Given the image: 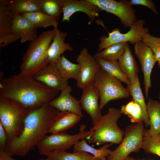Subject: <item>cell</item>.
Here are the masks:
<instances>
[{
	"instance_id": "28",
	"label": "cell",
	"mask_w": 160,
	"mask_h": 160,
	"mask_svg": "<svg viewBox=\"0 0 160 160\" xmlns=\"http://www.w3.org/2000/svg\"><path fill=\"white\" fill-rule=\"evenodd\" d=\"M95 57L101 69L127 85L131 84L121 70L118 60L109 61Z\"/></svg>"
},
{
	"instance_id": "3",
	"label": "cell",
	"mask_w": 160,
	"mask_h": 160,
	"mask_svg": "<svg viewBox=\"0 0 160 160\" xmlns=\"http://www.w3.org/2000/svg\"><path fill=\"white\" fill-rule=\"evenodd\" d=\"M56 28L43 31L31 42L22 57L20 73L33 76L49 64L48 50L55 35Z\"/></svg>"
},
{
	"instance_id": "33",
	"label": "cell",
	"mask_w": 160,
	"mask_h": 160,
	"mask_svg": "<svg viewBox=\"0 0 160 160\" xmlns=\"http://www.w3.org/2000/svg\"><path fill=\"white\" fill-rule=\"evenodd\" d=\"M142 148L146 153L160 157V135L156 137L151 136L145 129Z\"/></svg>"
},
{
	"instance_id": "21",
	"label": "cell",
	"mask_w": 160,
	"mask_h": 160,
	"mask_svg": "<svg viewBox=\"0 0 160 160\" xmlns=\"http://www.w3.org/2000/svg\"><path fill=\"white\" fill-rule=\"evenodd\" d=\"M81 118L74 113L60 111L48 133L53 134L65 132L78 123Z\"/></svg>"
},
{
	"instance_id": "38",
	"label": "cell",
	"mask_w": 160,
	"mask_h": 160,
	"mask_svg": "<svg viewBox=\"0 0 160 160\" xmlns=\"http://www.w3.org/2000/svg\"><path fill=\"white\" fill-rule=\"evenodd\" d=\"M124 160H136L134 158L128 156Z\"/></svg>"
},
{
	"instance_id": "9",
	"label": "cell",
	"mask_w": 160,
	"mask_h": 160,
	"mask_svg": "<svg viewBox=\"0 0 160 160\" xmlns=\"http://www.w3.org/2000/svg\"><path fill=\"white\" fill-rule=\"evenodd\" d=\"M145 23V20L143 19L137 20L126 33H121L119 28H115L111 32H108V36L102 35L100 38V42L98 46L97 52L117 43L129 42L132 44L135 45L142 41L141 33L147 28L144 27Z\"/></svg>"
},
{
	"instance_id": "1",
	"label": "cell",
	"mask_w": 160,
	"mask_h": 160,
	"mask_svg": "<svg viewBox=\"0 0 160 160\" xmlns=\"http://www.w3.org/2000/svg\"><path fill=\"white\" fill-rule=\"evenodd\" d=\"M60 111L49 103L30 109L21 135L8 143L7 149L12 156H26L48 133Z\"/></svg>"
},
{
	"instance_id": "41",
	"label": "cell",
	"mask_w": 160,
	"mask_h": 160,
	"mask_svg": "<svg viewBox=\"0 0 160 160\" xmlns=\"http://www.w3.org/2000/svg\"><path fill=\"white\" fill-rule=\"evenodd\" d=\"M158 98L160 100V91H159V93Z\"/></svg>"
},
{
	"instance_id": "22",
	"label": "cell",
	"mask_w": 160,
	"mask_h": 160,
	"mask_svg": "<svg viewBox=\"0 0 160 160\" xmlns=\"http://www.w3.org/2000/svg\"><path fill=\"white\" fill-rule=\"evenodd\" d=\"M147 110L150 122V128L147 130L151 136H157L160 135V110L159 102L148 97Z\"/></svg>"
},
{
	"instance_id": "42",
	"label": "cell",
	"mask_w": 160,
	"mask_h": 160,
	"mask_svg": "<svg viewBox=\"0 0 160 160\" xmlns=\"http://www.w3.org/2000/svg\"><path fill=\"white\" fill-rule=\"evenodd\" d=\"M159 109L160 110V102L159 103Z\"/></svg>"
},
{
	"instance_id": "11",
	"label": "cell",
	"mask_w": 160,
	"mask_h": 160,
	"mask_svg": "<svg viewBox=\"0 0 160 160\" xmlns=\"http://www.w3.org/2000/svg\"><path fill=\"white\" fill-rule=\"evenodd\" d=\"M80 70L76 81L77 87L84 89L92 85L95 78L100 68L94 57L86 47L83 48L76 58Z\"/></svg>"
},
{
	"instance_id": "43",
	"label": "cell",
	"mask_w": 160,
	"mask_h": 160,
	"mask_svg": "<svg viewBox=\"0 0 160 160\" xmlns=\"http://www.w3.org/2000/svg\"></svg>"
},
{
	"instance_id": "32",
	"label": "cell",
	"mask_w": 160,
	"mask_h": 160,
	"mask_svg": "<svg viewBox=\"0 0 160 160\" xmlns=\"http://www.w3.org/2000/svg\"><path fill=\"white\" fill-rule=\"evenodd\" d=\"M122 114L127 115L131 122L140 123L143 122V112L140 105L133 100L123 105L120 109Z\"/></svg>"
},
{
	"instance_id": "5",
	"label": "cell",
	"mask_w": 160,
	"mask_h": 160,
	"mask_svg": "<svg viewBox=\"0 0 160 160\" xmlns=\"http://www.w3.org/2000/svg\"><path fill=\"white\" fill-rule=\"evenodd\" d=\"M119 109L111 107L108 112L102 115L95 124L90 129L93 131L89 142L103 144L108 143L119 145L124 136V131L119 128L117 122L122 116Z\"/></svg>"
},
{
	"instance_id": "15",
	"label": "cell",
	"mask_w": 160,
	"mask_h": 160,
	"mask_svg": "<svg viewBox=\"0 0 160 160\" xmlns=\"http://www.w3.org/2000/svg\"><path fill=\"white\" fill-rule=\"evenodd\" d=\"M33 76L36 81L50 89L59 91L69 85L68 80L65 79L58 71L55 63L48 64Z\"/></svg>"
},
{
	"instance_id": "16",
	"label": "cell",
	"mask_w": 160,
	"mask_h": 160,
	"mask_svg": "<svg viewBox=\"0 0 160 160\" xmlns=\"http://www.w3.org/2000/svg\"><path fill=\"white\" fill-rule=\"evenodd\" d=\"M99 98L98 91L93 85L82 89L81 106L90 116L93 126L102 115L98 102Z\"/></svg>"
},
{
	"instance_id": "39",
	"label": "cell",
	"mask_w": 160,
	"mask_h": 160,
	"mask_svg": "<svg viewBox=\"0 0 160 160\" xmlns=\"http://www.w3.org/2000/svg\"><path fill=\"white\" fill-rule=\"evenodd\" d=\"M38 160H51L47 158L46 159H38Z\"/></svg>"
},
{
	"instance_id": "37",
	"label": "cell",
	"mask_w": 160,
	"mask_h": 160,
	"mask_svg": "<svg viewBox=\"0 0 160 160\" xmlns=\"http://www.w3.org/2000/svg\"><path fill=\"white\" fill-rule=\"evenodd\" d=\"M0 160H17L13 158L7 149H0Z\"/></svg>"
},
{
	"instance_id": "36",
	"label": "cell",
	"mask_w": 160,
	"mask_h": 160,
	"mask_svg": "<svg viewBox=\"0 0 160 160\" xmlns=\"http://www.w3.org/2000/svg\"><path fill=\"white\" fill-rule=\"evenodd\" d=\"M8 139L5 129L0 123V149H7Z\"/></svg>"
},
{
	"instance_id": "40",
	"label": "cell",
	"mask_w": 160,
	"mask_h": 160,
	"mask_svg": "<svg viewBox=\"0 0 160 160\" xmlns=\"http://www.w3.org/2000/svg\"><path fill=\"white\" fill-rule=\"evenodd\" d=\"M157 62H158L159 66L160 68V59Z\"/></svg>"
},
{
	"instance_id": "12",
	"label": "cell",
	"mask_w": 160,
	"mask_h": 160,
	"mask_svg": "<svg viewBox=\"0 0 160 160\" xmlns=\"http://www.w3.org/2000/svg\"><path fill=\"white\" fill-rule=\"evenodd\" d=\"M13 14L9 0H0V47H5L20 39L13 29Z\"/></svg>"
},
{
	"instance_id": "2",
	"label": "cell",
	"mask_w": 160,
	"mask_h": 160,
	"mask_svg": "<svg viewBox=\"0 0 160 160\" xmlns=\"http://www.w3.org/2000/svg\"><path fill=\"white\" fill-rule=\"evenodd\" d=\"M59 92L36 81L33 76L20 73L0 82V97L14 100L28 109L49 103Z\"/></svg>"
},
{
	"instance_id": "27",
	"label": "cell",
	"mask_w": 160,
	"mask_h": 160,
	"mask_svg": "<svg viewBox=\"0 0 160 160\" xmlns=\"http://www.w3.org/2000/svg\"><path fill=\"white\" fill-rule=\"evenodd\" d=\"M40 0H9L11 11L14 16L23 13L41 11Z\"/></svg>"
},
{
	"instance_id": "13",
	"label": "cell",
	"mask_w": 160,
	"mask_h": 160,
	"mask_svg": "<svg viewBox=\"0 0 160 160\" xmlns=\"http://www.w3.org/2000/svg\"><path fill=\"white\" fill-rule=\"evenodd\" d=\"M134 51L141 65L143 75L145 96L148 99L149 90L151 86V73L157 60L150 48L142 41L135 45Z\"/></svg>"
},
{
	"instance_id": "10",
	"label": "cell",
	"mask_w": 160,
	"mask_h": 160,
	"mask_svg": "<svg viewBox=\"0 0 160 160\" xmlns=\"http://www.w3.org/2000/svg\"><path fill=\"white\" fill-rule=\"evenodd\" d=\"M101 10L112 14L120 20L125 28H131L137 20L135 10L129 1L121 0H89Z\"/></svg>"
},
{
	"instance_id": "23",
	"label": "cell",
	"mask_w": 160,
	"mask_h": 160,
	"mask_svg": "<svg viewBox=\"0 0 160 160\" xmlns=\"http://www.w3.org/2000/svg\"><path fill=\"white\" fill-rule=\"evenodd\" d=\"M113 143H107L98 149L95 148L89 145L84 139L78 141L73 145V152H84L92 154L95 159L107 160V157L112 151L108 148Z\"/></svg>"
},
{
	"instance_id": "19",
	"label": "cell",
	"mask_w": 160,
	"mask_h": 160,
	"mask_svg": "<svg viewBox=\"0 0 160 160\" xmlns=\"http://www.w3.org/2000/svg\"><path fill=\"white\" fill-rule=\"evenodd\" d=\"M67 35V32L56 28L55 35L48 50L47 58L49 63H55L57 58L65 51L73 50L70 44L65 41Z\"/></svg>"
},
{
	"instance_id": "6",
	"label": "cell",
	"mask_w": 160,
	"mask_h": 160,
	"mask_svg": "<svg viewBox=\"0 0 160 160\" xmlns=\"http://www.w3.org/2000/svg\"><path fill=\"white\" fill-rule=\"evenodd\" d=\"M92 85L99 94L101 110L110 101L128 98L130 95L127 88L120 81L101 68L96 75Z\"/></svg>"
},
{
	"instance_id": "30",
	"label": "cell",
	"mask_w": 160,
	"mask_h": 160,
	"mask_svg": "<svg viewBox=\"0 0 160 160\" xmlns=\"http://www.w3.org/2000/svg\"><path fill=\"white\" fill-rule=\"evenodd\" d=\"M63 0H40L41 11L58 21L63 12Z\"/></svg>"
},
{
	"instance_id": "35",
	"label": "cell",
	"mask_w": 160,
	"mask_h": 160,
	"mask_svg": "<svg viewBox=\"0 0 160 160\" xmlns=\"http://www.w3.org/2000/svg\"><path fill=\"white\" fill-rule=\"evenodd\" d=\"M129 1L132 6L140 5L145 6L150 9L154 14H158L156 4L152 0H130Z\"/></svg>"
},
{
	"instance_id": "34",
	"label": "cell",
	"mask_w": 160,
	"mask_h": 160,
	"mask_svg": "<svg viewBox=\"0 0 160 160\" xmlns=\"http://www.w3.org/2000/svg\"><path fill=\"white\" fill-rule=\"evenodd\" d=\"M140 36L142 41L150 48L158 61L160 59V37L150 34L147 27L142 32Z\"/></svg>"
},
{
	"instance_id": "20",
	"label": "cell",
	"mask_w": 160,
	"mask_h": 160,
	"mask_svg": "<svg viewBox=\"0 0 160 160\" xmlns=\"http://www.w3.org/2000/svg\"><path fill=\"white\" fill-rule=\"evenodd\" d=\"M121 70L131 83L138 75L139 69L135 60L129 47L126 43L124 52L118 60Z\"/></svg>"
},
{
	"instance_id": "18",
	"label": "cell",
	"mask_w": 160,
	"mask_h": 160,
	"mask_svg": "<svg viewBox=\"0 0 160 160\" xmlns=\"http://www.w3.org/2000/svg\"><path fill=\"white\" fill-rule=\"evenodd\" d=\"M37 28L22 15H14L13 29L20 37V42L24 43L33 40L38 36Z\"/></svg>"
},
{
	"instance_id": "29",
	"label": "cell",
	"mask_w": 160,
	"mask_h": 160,
	"mask_svg": "<svg viewBox=\"0 0 160 160\" xmlns=\"http://www.w3.org/2000/svg\"><path fill=\"white\" fill-rule=\"evenodd\" d=\"M21 15L28 19L37 28L52 26L56 28L58 25V20L41 11L25 13Z\"/></svg>"
},
{
	"instance_id": "8",
	"label": "cell",
	"mask_w": 160,
	"mask_h": 160,
	"mask_svg": "<svg viewBox=\"0 0 160 160\" xmlns=\"http://www.w3.org/2000/svg\"><path fill=\"white\" fill-rule=\"evenodd\" d=\"M86 126L81 125L80 132L75 135H70L63 132L46 135L38 143L36 147L40 154L57 150H66L71 148L79 140L90 137L93 131H84Z\"/></svg>"
},
{
	"instance_id": "24",
	"label": "cell",
	"mask_w": 160,
	"mask_h": 160,
	"mask_svg": "<svg viewBox=\"0 0 160 160\" xmlns=\"http://www.w3.org/2000/svg\"><path fill=\"white\" fill-rule=\"evenodd\" d=\"M134 101L141 107L143 112V122L147 127L150 125V122L147 113V104L145 100L142 91L138 75L134 81L131 84L127 85V87Z\"/></svg>"
},
{
	"instance_id": "31",
	"label": "cell",
	"mask_w": 160,
	"mask_h": 160,
	"mask_svg": "<svg viewBox=\"0 0 160 160\" xmlns=\"http://www.w3.org/2000/svg\"><path fill=\"white\" fill-rule=\"evenodd\" d=\"M126 43H119L112 45L102 51L97 52L94 57L109 61L118 60L124 52Z\"/></svg>"
},
{
	"instance_id": "25",
	"label": "cell",
	"mask_w": 160,
	"mask_h": 160,
	"mask_svg": "<svg viewBox=\"0 0 160 160\" xmlns=\"http://www.w3.org/2000/svg\"><path fill=\"white\" fill-rule=\"evenodd\" d=\"M55 63L58 71L65 79L68 81L71 78L77 80L80 70L78 64L71 62L63 54L58 57Z\"/></svg>"
},
{
	"instance_id": "26",
	"label": "cell",
	"mask_w": 160,
	"mask_h": 160,
	"mask_svg": "<svg viewBox=\"0 0 160 160\" xmlns=\"http://www.w3.org/2000/svg\"><path fill=\"white\" fill-rule=\"evenodd\" d=\"M42 155L51 160H100L84 152L69 153L65 150H57L45 152Z\"/></svg>"
},
{
	"instance_id": "14",
	"label": "cell",
	"mask_w": 160,
	"mask_h": 160,
	"mask_svg": "<svg viewBox=\"0 0 160 160\" xmlns=\"http://www.w3.org/2000/svg\"><path fill=\"white\" fill-rule=\"evenodd\" d=\"M101 10L96 5L89 0H63V22H70L71 16L75 13L81 12L86 14L89 20V25L92 24L96 17L99 16V12Z\"/></svg>"
},
{
	"instance_id": "7",
	"label": "cell",
	"mask_w": 160,
	"mask_h": 160,
	"mask_svg": "<svg viewBox=\"0 0 160 160\" xmlns=\"http://www.w3.org/2000/svg\"><path fill=\"white\" fill-rule=\"evenodd\" d=\"M144 129L143 122L128 125L125 128L122 141L112 151L107 160H124L131 153L138 151L142 148Z\"/></svg>"
},
{
	"instance_id": "4",
	"label": "cell",
	"mask_w": 160,
	"mask_h": 160,
	"mask_svg": "<svg viewBox=\"0 0 160 160\" xmlns=\"http://www.w3.org/2000/svg\"><path fill=\"white\" fill-rule=\"evenodd\" d=\"M29 110L14 100L0 97V123L6 131L7 144L22 134Z\"/></svg>"
},
{
	"instance_id": "17",
	"label": "cell",
	"mask_w": 160,
	"mask_h": 160,
	"mask_svg": "<svg viewBox=\"0 0 160 160\" xmlns=\"http://www.w3.org/2000/svg\"><path fill=\"white\" fill-rule=\"evenodd\" d=\"M72 90L68 85L61 90L59 96L50 101V105L61 112H68L74 113L82 117V108L80 100H78L71 94Z\"/></svg>"
}]
</instances>
